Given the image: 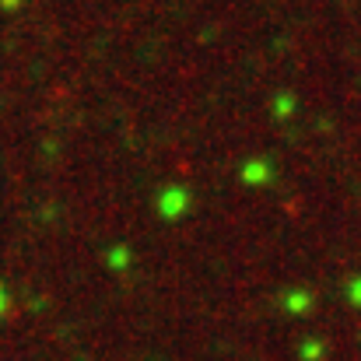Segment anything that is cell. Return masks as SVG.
I'll return each instance as SVG.
<instances>
[{"label": "cell", "instance_id": "6da1fadb", "mask_svg": "<svg viewBox=\"0 0 361 361\" xmlns=\"http://www.w3.org/2000/svg\"><path fill=\"white\" fill-rule=\"evenodd\" d=\"M351 302H355V305H361V281H355V284H351Z\"/></svg>", "mask_w": 361, "mask_h": 361}, {"label": "cell", "instance_id": "7a4b0ae2", "mask_svg": "<svg viewBox=\"0 0 361 361\" xmlns=\"http://www.w3.org/2000/svg\"><path fill=\"white\" fill-rule=\"evenodd\" d=\"M4 309H7V295H4V288H0V316H4Z\"/></svg>", "mask_w": 361, "mask_h": 361}]
</instances>
